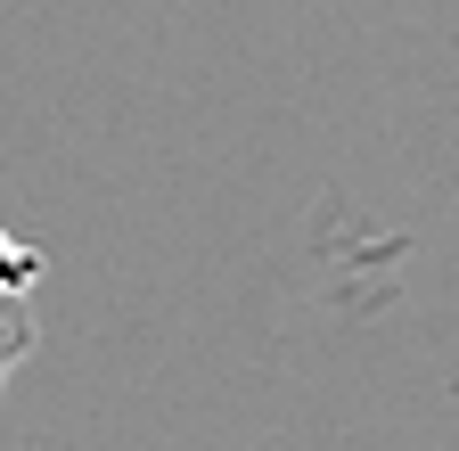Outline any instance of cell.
<instances>
[{
    "label": "cell",
    "instance_id": "obj_1",
    "mask_svg": "<svg viewBox=\"0 0 459 451\" xmlns=\"http://www.w3.org/2000/svg\"><path fill=\"white\" fill-rule=\"evenodd\" d=\"M25 288H33V255H9L0 247V394H9V377L25 369L33 353V312H25Z\"/></svg>",
    "mask_w": 459,
    "mask_h": 451
}]
</instances>
